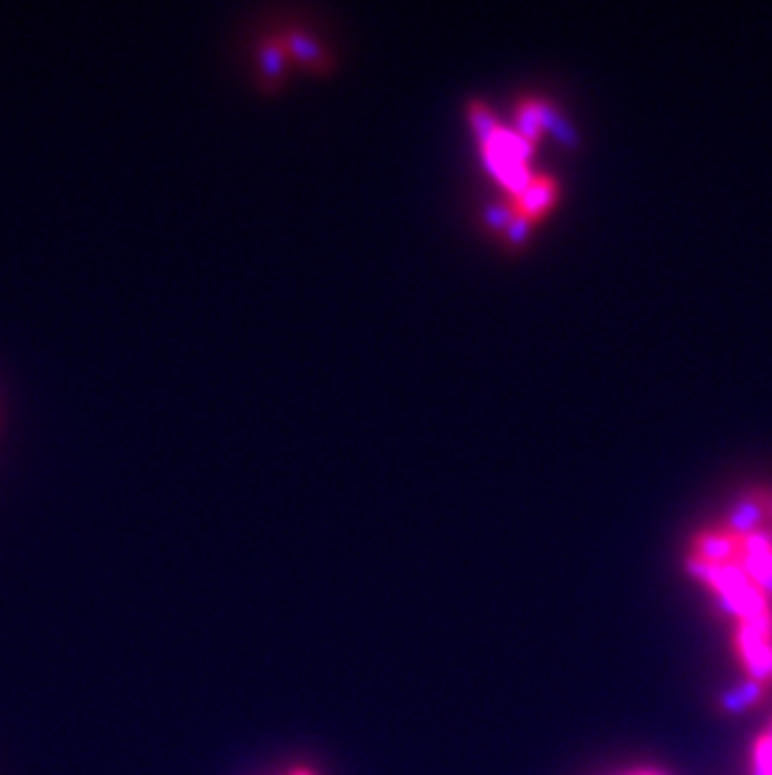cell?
Returning a JSON list of instances; mask_svg holds the SVG:
<instances>
[{
  "label": "cell",
  "instance_id": "6da1fadb",
  "mask_svg": "<svg viewBox=\"0 0 772 775\" xmlns=\"http://www.w3.org/2000/svg\"><path fill=\"white\" fill-rule=\"evenodd\" d=\"M735 650L745 665L747 678L772 683V617L770 612L740 620L735 630Z\"/></svg>",
  "mask_w": 772,
  "mask_h": 775
},
{
  "label": "cell",
  "instance_id": "7a4b0ae2",
  "mask_svg": "<svg viewBox=\"0 0 772 775\" xmlns=\"http://www.w3.org/2000/svg\"><path fill=\"white\" fill-rule=\"evenodd\" d=\"M554 194H557V186L552 179H544V176L532 179L529 176L522 189L514 191V219L524 221V224L532 221L534 216H539L552 204Z\"/></svg>",
  "mask_w": 772,
  "mask_h": 775
},
{
  "label": "cell",
  "instance_id": "3957f363",
  "mask_svg": "<svg viewBox=\"0 0 772 775\" xmlns=\"http://www.w3.org/2000/svg\"><path fill=\"white\" fill-rule=\"evenodd\" d=\"M767 688H770L767 683H760V680L747 678L745 675V678H742L737 685L722 690V693L717 695L715 705L722 715H742L765 700Z\"/></svg>",
  "mask_w": 772,
  "mask_h": 775
},
{
  "label": "cell",
  "instance_id": "277c9868",
  "mask_svg": "<svg viewBox=\"0 0 772 775\" xmlns=\"http://www.w3.org/2000/svg\"><path fill=\"white\" fill-rule=\"evenodd\" d=\"M752 775H772V735L767 730L752 743Z\"/></svg>",
  "mask_w": 772,
  "mask_h": 775
},
{
  "label": "cell",
  "instance_id": "5b68a950",
  "mask_svg": "<svg viewBox=\"0 0 772 775\" xmlns=\"http://www.w3.org/2000/svg\"><path fill=\"white\" fill-rule=\"evenodd\" d=\"M289 43H291V48H294L296 53H301V56L306 58V61H314V58H321V51L314 46V41H311V38L291 36Z\"/></svg>",
  "mask_w": 772,
  "mask_h": 775
},
{
  "label": "cell",
  "instance_id": "8992f818",
  "mask_svg": "<svg viewBox=\"0 0 772 775\" xmlns=\"http://www.w3.org/2000/svg\"><path fill=\"white\" fill-rule=\"evenodd\" d=\"M291 775H314V773H311L309 768H296V770H291Z\"/></svg>",
  "mask_w": 772,
  "mask_h": 775
},
{
  "label": "cell",
  "instance_id": "52a82bcc",
  "mask_svg": "<svg viewBox=\"0 0 772 775\" xmlns=\"http://www.w3.org/2000/svg\"><path fill=\"white\" fill-rule=\"evenodd\" d=\"M637 775H657V773H637Z\"/></svg>",
  "mask_w": 772,
  "mask_h": 775
},
{
  "label": "cell",
  "instance_id": "ba28073f",
  "mask_svg": "<svg viewBox=\"0 0 772 775\" xmlns=\"http://www.w3.org/2000/svg\"><path fill=\"white\" fill-rule=\"evenodd\" d=\"M767 733H770V735H772V723H770V728H767Z\"/></svg>",
  "mask_w": 772,
  "mask_h": 775
}]
</instances>
